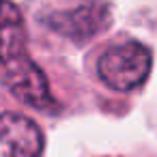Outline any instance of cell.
<instances>
[{
    "label": "cell",
    "instance_id": "cell-1",
    "mask_svg": "<svg viewBox=\"0 0 157 157\" xmlns=\"http://www.w3.org/2000/svg\"><path fill=\"white\" fill-rule=\"evenodd\" d=\"M2 80L5 88L22 103L41 112L56 110L50 84L43 71L26 52V30L20 11L11 0H5L2 13Z\"/></svg>",
    "mask_w": 157,
    "mask_h": 157
},
{
    "label": "cell",
    "instance_id": "cell-2",
    "mask_svg": "<svg viewBox=\"0 0 157 157\" xmlns=\"http://www.w3.org/2000/svg\"><path fill=\"white\" fill-rule=\"evenodd\" d=\"M153 52L138 39L116 37L93 56V73L112 93H133L151 75Z\"/></svg>",
    "mask_w": 157,
    "mask_h": 157
},
{
    "label": "cell",
    "instance_id": "cell-3",
    "mask_svg": "<svg viewBox=\"0 0 157 157\" xmlns=\"http://www.w3.org/2000/svg\"><path fill=\"white\" fill-rule=\"evenodd\" d=\"M110 22L112 9L108 0H71L69 5H58L41 13V24L71 43H86L108 28Z\"/></svg>",
    "mask_w": 157,
    "mask_h": 157
},
{
    "label": "cell",
    "instance_id": "cell-4",
    "mask_svg": "<svg viewBox=\"0 0 157 157\" xmlns=\"http://www.w3.org/2000/svg\"><path fill=\"white\" fill-rule=\"evenodd\" d=\"M45 138L41 127L22 112L2 114V151L0 157H41Z\"/></svg>",
    "mask_w": 157,
    "mask_h": 157
}]
</instances>
